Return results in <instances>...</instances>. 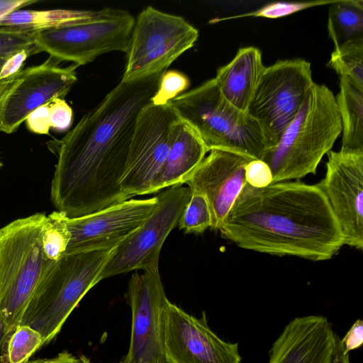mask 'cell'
I'll list each match as a JSON object with an SVG mask.
<instances>
[{
    "instance_id": "obj_39",
    "label": "cell",
    "mask_w": 363,
    "mask_h": 363,
    "mask_svg": "<svg viewBox=\"0 0 363 363\" xmlns=\"http://www.w3.org/2000/svg\"><path fill=\"white\" fill-rule=\"evenodd\" d=\"M4 333L1 326L0 325V352L3 345Z\"/></svg>"
},
{
    "instance_id": "obj_24",
    "label": "cell",
    "mask_w": 363,
    "mask_h": 363,
    "mask_svg": "<svg viewBox=\"0 0 363 363\" xmlns=\"http://www.w3.org/2000/svg\"><path fill=\"white\" fill-rule=\"evenodd\" d=\"M328 65L340 77L363 89V37L350 40L334 49Z\"/></svg>"
},
{
    "instance_id": "obj_33",
    "label": "cell",
    "mask_w": 363,
    "mask_h": 363,
    "mask_svg": "<svg viewBox=\"0 0 363 363\" xmlns=\"http://www.w3.org/2000/svg\"><path fill=\"white\" fill-rule=\"evenodd\" d=\"M28 129L34 133L48 135L50 125V101L34 110L26 119Z\"/></svg>"
},
{
    "instance_id": "obj_23",
    "label": "cell",
    "mask_w": 363,
    "mask_h": 363,
    "mask_svg": "<svg viewBox=\"0 0 363 363\" xmlns=\"http://www.w3.org/2000/svg\"><path fill=\"white\" fill-rule=\"evenodd\" d=\"M328 31L335 48L363 37V1H333L329 7Z\"/></svg>"
},
{
    "instance_id": "obj_29",
    "label": "cell",
    "mask_w": 363,
    "mask_h": 363,
    "mask_svg": "<svg viewBox=\"0 0 363 363\" xmlns=\"http://www.w3.org/2000/svg\"><path fill=\"white\" fill-rule=\"evenodd\" d=\"M189 85V79L184 73L176 70L165 71L150 103L155 106L165 105L188 89Z\"/></svg>"
},
{
    "instance_id": "obj_31",
    "label": "cell",
    "mask_w": 363,
    "mask_h": 363,
    "mask_svg": "<svg viewBox=\"0 0 363 363\" xmlns=\"http://www.w3.org/2000/svg\"><path fill=\"white\" fill-rule=\"evenodd\" d=\"M72 118V109L64 99L56 98L50 101V128L65 131L71 126Z\"/></svg>"
},
{
    "instance_id": "obj_36",
    "label": "cell",
    "mask_w": 363,
    "mask_h": 363,
    "mask_svg": "<svg viewBox=\"0 0 363 363\" xmlns=\"http://www.w3.org/2000/svg\"><path fill=\"white\" fill-rule=\"evenodd\" d=\"M36 2L35 0H0V17Z\"/></svg>"
},
{
    "instance_id": "obj_30",
    "label": "cell",
    "mask_w": 363,
    "mask_h": 363,
    "mask_svg": "<svg viewBox=\"0 0 363 363\" xmlns=\"http://www.w3.org/2000/svg\"><path fill=\"white\" fill-rule=\"evenodd\" d=\"M333 1H313L301 2L277 1L264 6L251 12L233 16L229 18L217 19L215 21L242 17H262L267 18H279L289 16L301 10L311 7L330 4Z\"/></svg>"
},
{
    "instance_id": "obj_2",
    "label": "cell",
    "mask_w": 363,
    "mask_h": 363,
    "mask_svg": "<svg viewBox=\"0 0 363 363\" xmlns=\"http://www.w3.org/2000/svg\"><path fill=\"white\" fill-rule=\"evenodd\" d=\"M218 230L242 249L313 261L330 259L345 245L320 187L299 182L246 183Z\"/></svg>"
},
{
    "instance_id": "obj_10",
    "label": "cell",
    "mask_w": 363,
    "mask_h": 363,
    "mask_svg": "<svg viewBox=\"0 0 363 363\" xmlns=\"http://www.w3.org/2000/svg\"><path fill=\"white\" fill-rule=\"evenodd\" d=\"M191 193L188 186L175 185L156 196V204L149 216L115 248L101 274V281L157 266L163 243L178 226Z\"/></svg>"
},
{
    "instance_id": "obj_12",
    "label": "cell",
    "mask_w": 363,
    "mask_h": 363,
    "mask_svg": "<svg viewBox=\"0 0 363 363\" xmlns=\"http://www.w3.org/2000/svg\"><path fill=\"white\" fill-rule=\"evenodd\" d=\"M50 57L43 64L0 82V131L12 133L34 110L62 99L77 82L76 65L66 67Z\"/></svg>"
},
{
    "instance_id": "obj_22",
    "label": "cell",
    "mask_w": 363,
    "mask_h": 363,
    "mask_svg": "<svg viewBox=\"0 0 363 363\" xmlns=\"http://www.w3.org/2000/svg\"><path fill=\"white\" fill-rule=\"evenodd\" d=\"M99 11L50 9L16 10L0 17V28L23 30H40L94 19L101 15Z\"/></svg>"
},
{
    "instance_id": "obj_26",
    "label": "cell",
    "mask_w": 363,
    "mask_h": 363,
    "mask_svg": "<svg viewBox=\"0 0 363 363\" xmlns=\"http://www.w3.org/2000/svg\"><path fill=\"white\" fill-rule=\"evenodd\" d=\"M65 218V215L59 211L48 216L43 235V249L46 257L53 262H57L65 252L70 239Z\"/></svg>"
},
{
    "instance_id": "obj_3",
    "label": "cell",
    "mask_w": 363,
    "mask_h": 363,
    "mask_svg": "<svg viewBox=\"0 0 363 363\" xmlns=\"http://www.w3.org/2000/svg\"><path fill=\"white\" fill-rule=\"evenodd\" d=\"M341 133L335 96L325 85L314 82L295 118L262 160L272 171V183L315 174Z\"/></svg>"
},
{
    "instance_id": "obj_37",
    "label": "cell",
    "mask_w": 363,
    "mask_h": 363,
    "mask_svg": "<svg viewBox=\"0 0 363 363\" xmlns=\"http://www.w3.org/2000/svg\"><path fill=\"white\" fill-rule=\"evenodd\" d=\"M27 363H79V358L75 357L67 351H64L52 358L38 359L28 361Z\"/></svg>"
},
{
    "instance_id": "obj_15",
    "label": "cell",
    "mask_w": 363,
    "mask_h": 363,
    "mask_svg": "<svg viewBox=\"0 0 363 363\" xmlns=\"http://www.w3.org/2000/svg\"><path fill=\"white\" fill-rule=\"evenodd\" d=\"M164 346L169 363H241L238 343L220 338L199 318L168 301L164 313Z\"/></svg>"
},
{
    "instance_id": "obj_9",
    "label": "cell",
    "mask_w": 363,
    "mask_h": 363,
    "mask_svg": "<svg viewBox=\"0 0 363 363\" xmlns=\"http://www.w3.org/2000/svg\"><path fill=\"white\" fill-rule=\"evenodd\" d=\"M313 83L311 63L303 59L279 60L264 67L247 112L260 125L267 151L295 118Z\"/></svg>"
},
{
    "instance_id": "obj_18",
    "label": "cell",
    "mask_w": 363,
    "mask_h": 363,
    "mask_svg": "<svg viewBox=\"0 0 363 363\" xmlns=\"http://www.w3.org/2000/svg\"><path fill=\"white\" fill-rule=\"evenodd\" d=\"M337 338L325 317H296L272 344L268 363H331Z\"/></svg>"
},
{
    "instance_id": "obj_17",
    "label": "cell",
    "mask_w": 363,
    "mask_h": 363,
    "mask_svg": "<svg viewBox=\"0 0 363 363\" xmlns=\"http://www.w3.org/2000/svg\"><path fill=\"white\" fill-rule=\"evenodd\" d=\"M252 159L234 152L211 150L186 182L191 192L206 198L212 215L211 228L221 227L246 184L245 167Z\"/></svg>"
},
{
    "instance_id": "obj_34",
    "label": "cell",
    "mask_w": 363,
    "mask_h": 363,
    "mask_svg": "<svg viewBox=\"0 0 363 363\" xmlns=\"http://www.w3.org/2000/svg\"><path fill=\"white\" fill-rule=\"evenodd\" d=\"M340 345L345 354L359 348L363 344V322L357 319L340 340Z\"/></svg>"
},
{
    "instance_id": "obj_13",
    "label": "cell",
    "mask_w": 363,
    "mask_h": 363,
    "mask_svg": "<svg viewBox=\"0 0 363 363\" xmlns=\"http://www.w3.org/2000/svg\"><path fill=\"white\" fill-rule=\"evenodd\" d=\"M170 101L150 103L139 114L121 186L131 198L151 193L153 181L166 159L173 124L178 119Z\"/></svg>"
},
{
    "instance_id": "obj_40",
    "label": "cell",
    "mask_w": 363,
    "mask_h": 363,
    "mask_svg": "<svg viewBox=\"0 0 363 363\" xmlns=\"http://www.w3.org/2000/svg\"><path fill=\"white\" fill-rule=\"evenodd\" d=\"M82 356L84 363H91L90 362V360L86 357H85L84 355H82Z\"/></svg>"
},
{
    "instance_id": "obj_41",
    "label": "cell",
    "mask_w": 363,
    "mask_h": 363,
    "mask_svg": "<svg viewBox=\"0 0 363 363\" xmlns=\"http://www.w3.org/2000/svg\"><path fill=\"white\" fill-rule=\"evenodd\" d=\"M79 363H84L82 355L79 357Z\"/></svg>"
},
{
    "instance_id": "obj_20",
    "label": "cell",
    "mask_w": 363,
    "mask_h": 363,
    "mask_svg": "<svg viewBox=\"0 0 363 363\" xmlns=\"http://www.w3.org/2000/svg\"><path fill=\"white\" fill-rule=\"evenodd\" d=\"M264 67L258 48H241L229 63L217 69L213 79L223 96L235 108L247 112Z\"/></svg>"
},
{
    "instance_id": "obj_32",
    "label": "cell",
    "mask_w": 363,
    "mask_h": 363,
    "mask_svg": "<svg viewBox=\"0 0 363 363\" xmlns=\"http://www.w3.org/2000/svg\"><path fill=\"white\" fill-rule=\"evenodd\" d=\"M246 183L256 188L269 186L273 182L272 171L262 160L252 159L245 167Z\"/></svg>"
},
{
    "instance_id": "obj_27",
    "label": "cell",
    "mask_w": 363,
    "mask_h": 363,
    "mask_svg": "<svg viewBox=\"0 0 363 363\" xmlns=\"http://www.w3.org/2000/svg\"><path fill=\"white\" fill-rule=\"evenodd\" d=\"M178 226L187 233H201L212 227V215L206 198L192 192Z\"/></svg>"
},
{
    "instance_id": "obj_1",
    "label": "cell",
    "mask_w": 363,
    "mask_h": 363,
    "mask_svg": "<svg viewBox=\"0 0 363 363\" xmlns=\"http://www.w3.org/2000/svg\"><path fill=\"white\" fill-rule=\"evenodd\" d=\"M164 72L121 81L61 140L50 141L57 155L50 189L57 211L77 218L129 199L121 182L136 121Z\"/></svg>"
},
{
    "instance_id": "obj_42",
    "label": "cell",
    "mask_w": 363,
    "mask_h": 363,
    "mask_svg": "<svg viewBox=\"0 0 363 363\" xmlns=\"http://www.w3.org/2000/svg\"><path fill=\"white\" fill-rule=\"evenodd\" d=\"M2 166H3V164H2V162L0 158V169H1Z\"/></svg>"
},
{
    "instance_id": "obj_14",
    "label": "cell",
    "mask_w": 363,
    "mask_h": 363,
    "mask_svg": "<svg viewBox=\"0 0 363 363\" xmlns=\"http://www.w3.org/2000/svg\"><path fill=\"white\" fill-rule=\"evenodd\" d=\"M326 172L317 185L341 229L345 245L363 248V154L327 153Z\"/></svg>"
},
{
    "instance_id": "obj_6",
    "label": "cell",
    "mask_w": 363,
    "mask_h": 363,
    "mask_svg": "<svg viewBox=\"0 0 363 363\" xmlns=\"http://www.w3.org/2000/svg\"><path fill=\"white\" fill-rule=\"evenodd\" d=\"M170 103L178 117L199 134L208 152L223 150L263 159L267 147L260 125L223 96L213 78Z\"/></svg>"
},
{
    "instance_id": "obj_35",
    "label": "cell",
    "mask_w": 363,
    "mask_h": 363,
    "mask_svg": "<svg viewBox=\"0 0 363 363\" xmlns=\"http://www.w3.org/2000/svg\"><path fill=\"white\" fill-rule=\"evenodd\" d=\"M34 53L23 50L9 58L0 70V82L9 79L17 74L23 69L26 59Z\"/></svg>"
},
{
    "instance_id": "obj_21",
    "label": "cell",
    "mask_w": 363,
    "mask_h": 363,
    "mask_svg": "<svg viewBox=\"0 0 363 363\" xmlns=\"http://www.w3.org/2000/svg\"><path fill=\"white\" fill-rule=\"evenodd\" d=\"M335 99L342 123L340 151L363 154V89L340 77Z\"/></svg>"
},
{
    "instance_id": "obj_8",
    "label": "cell",
    "mask_w": 363,
    "mask_h": 363,
    "mask_svg": "<svg viewBox=\"0 0 363 363\" xmlns=\"http://www.w3.org/2000/svg\"><path fill=\"white\" fill-rule=\"evenodd\" d=\"M135 23L127 11L106 8L99 17L86 22L35 30L40 52L79 66L113 51L126 52Z\"/></svg>"
},
{
    "instance_id": "obj_11",
    "label": "cell",
    "mask_w": 363,
    "mask_h": 363,
    "mask_svg": "<svg viewBox=\"0 0 363 363\" xmlns=\"http://www.w3.org/2000/svg\"><path fill=\"white\" fill-rule=\"evenodd\" d=\"M131 310V333L121 363H169L164 346V313L169 301L158 265L135 272L126 293Z\"/></svg>"
},
{
    "instance_id": "obj_19",
    "label": "cell",
    "mask_w": 363,
    "mask_h": 363,
    "mask_svg": "<svg viewBox=\"0 0 363 363\" xmlns=\"http://www.w3.org/2000/svg\"><path fill=\"white\" fill-rule=\"evenodd\" d=\"M207 152L206 146L195 130L178 118L172 125L169 150L153 181L151 193L186 184Z\"/></svg>"
},
{
    "instance_id": "obj_25",
    "label": "cell",
    "mask_w": 363,
    "mask_h": 363,
    "mask_svg": "<svg viewBox=\"0 0 363 363\" xmlns=\"http://www.w3.org/2000/svg\"><path fill=\"white\" fill-rule=\"evenodd\" d=\"M42 347V335L32 327L21 324L3 344L0 363H27Z\"/></svg>"
},
{
    "instance_id": "obj_5",
    "label": "cell",
    "mask_w": 363,
    "mask_h": 363,
    "mask_svg": "<svg viewBox=\"0 0 363 363\" xmlns=\"http://www.w3.org/2000/svg\"><path fill=\"white\" fill-rule=\"evenodd\" d=\"M114 250L65 252L45 275L21 321L42 335L43 346L58 335L84 295L101 281Z\"/></svg>"
},
{
    "instance_id": "obj_4",
    "label": "cell",
    "mask_w": 363,
    "mask_h": 363,
    "mask_svg": "<svg viewBox=\"0 0 363 363\" xmlns=\"http://www.w3.org/2000/svg\"><path fill=\"white\" fill-rule=\"evenodd\" d=\"M48 216L19 218L0 229V325L3 344L21 324L38 284L56 262L43 249Z\"/></svg>"
},
{
    "instance_id": "obj_7",
    "label": "cell",
    "mask_w": 363,
    "mask_h": 363,
    "mask_svg": "<svg viewBox=\"0 0 363 363\" xmlns=\"http://www.w3.org/2000/svg\"><path fill=\"white\" fill-rule=\"evenodd\" d=\"M198 30L184 18L151 6L135 18L121 81L129 82L167 71L192 48Z\"/></svg>"
},
{
    "instance_id": "obj_28",
    "label": "cell",
    "mask_w": 363,
    "mask_h": 363,
    "mask_svg": "<svg viewBox=\"0 0 363 363\" xmlns=\"http://www.w3.org/2000/svg\"><path fill=\"white\" fill-rule=\"evenodd\" d=\"M35 30L0 28V70L6 61L23 50L40 52L35 43Z\"/></svg>"
},
{
    "instance_id": "obj_16",
    "label": "cell",
    "mask_w": 363,
    "mask_h": 363,
    "mask_svg": "<svg viewBox=\"0 0 363 363\" xmlns=\"http://www.w3.org/2000/svg\"><path fill=\"white\" fill-rule=\"evenodd\" d=\"M156 202V196L126 200L80 217L65 216L70 233L65 253L116 248L143 223Z\"/></svg>"
},
{
    "instance_id": "obj_38",
    "label": "cell",
    "mask_w": 363,
    "mask_h": 363,
    "mask_svg": "<svg viewBox=\"0 0 363 363\" xmlns=\"http://www.w3.org/2000/svg\"><path fill=\"white\" fill-rule=\"evenodd\" d=\"M331 363H350L349 354H345L343 352L338 337L336 340Z\"/></svg>"
}]
</instances>
